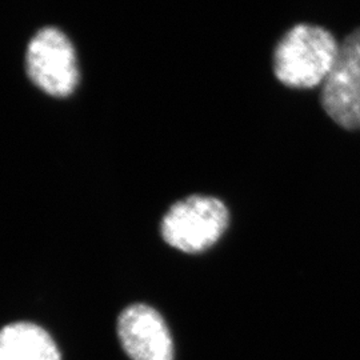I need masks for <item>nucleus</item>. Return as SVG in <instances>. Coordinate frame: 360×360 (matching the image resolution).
<instances>
[{
    "label": "nucleus",
    "mask_w": 360,
    "mask_h": 360,
    "mask_svg": "<svg viewBox=\"0 0 360 360\" xmlns=\"http://www.w3.org/2000/svg\"><path fill=\"white\" fill-rule=\"evenodd\" d=\"M340 44L319 26L296 25L284 34L274 51V74L291 89L322 86L330 75Z\"/></svg>",
    "instance_id": "obj_1"
},
{
    "label": "nucleus",
    "mask_w": 360,
    "mask_h": 360,
    "mask_svg": "<svg viewBox=\"0 0 360 360\" xmlns=\"http://www.w3.org/2000/svg\"><path fill=\"white\" fill-rule=\"evenodd\" d=\"M229 221V210L218 198L193 195L168 210L162 220V236L181 252L199 254L218 242Z\"/></svg>",
    "instance_id": "obj_2"
},
{
    "label": "nucleus",
    "mask_w": 360,
    "mask_h": 360,
    "mask_svg": "<svg viewBox=\"0 0 360 360\" xmlns=\"http://www.w3.org/2000/svg\"><path fill=\"white\" fill-rule=\"evenodd\" d=\"M321 102L338 126L360 129V28L340 43L334 67L322 84Z\"/></svg>",
    "instance_id": "obj_3"
},
{
    "label": "nucleus",
    "mask_w": 360,
    "mask_h": 360,
    "mask_svg": "<svg viewBox=\"0 0 360 360\" xmlns=\"http://www.w3.org/2000/svg\"><path fill=\"white\" fill-rule=\"evenodd\" d=\"M27 72L39 89L67 96L77 84V56L71 41L56 28H44L28 44Z\"/></svg>",
    "instance_id": "obj_4"
},
{
    "label": "nucleus",
    "mask_w": 360,
    "mask_h": 360,
    "mask_svg": "<svg viewBox=\"0 0 360 360\" xmlns=\"http://www.w3.org/2000/svg\"><path fill=\"white\" fill-rule=\"evenodd\" d=\"M117 335L132 360H174V342L156 309L132 304L117 319Z\"/></svg>",
    "instance_id": "obj_5"
},
{
    "label": "nucleus",
    "mask_w": 360,
    "mask_h": 360,
    "mask_svg": "<svg viewBox=\"0 0 360 360\" xmlns=\"http://www.w3.org/2000/svg\"><path fill=\"white\" fill-rule=\"evenodd\" d=\"M0 360H60V352L41 327L13 323L0 330Z\"/></svg>",
    "instance_id": "obj_6"
}]
</instances>
